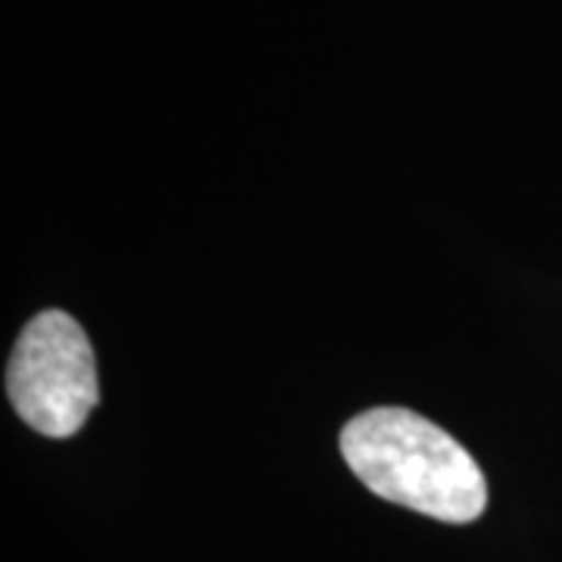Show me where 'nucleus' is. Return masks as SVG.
Segmentation results:
<instances>
[{
    "instance_id": "obj_1",
    "label": "nucleus",
    "mask_w": 562,
    "mask_h": 562,
    "mask_svg": "<svg viewBox=\"0 0 562 562\" xmlns=\"http://www.w3.org/2000/svg\"><path fill=\"white\" fill-rule=\"evenodd\" d=\"M350 472L382 501L438 522H475L487 506V482L472 453L413 409L379 406L341 431Z\"/></svg>"
},
{
    "instance_id": "obj_2",
    "label": "nucleus",
    "mask_w": 562,
    "mask_h": 562,
    "mask_svg": "<svg viewBox=\"0 0 562 562\" xmlns=\"http://www.w3.org/2000/svg\"><path fill=\"white\" fill-rule=\"evenodd\" d=\"M7 394L20 419L47 438H72L98 406L94 350L79 322L47 310L22 328L7 366Z\"/></svg>"
}]
</instances>
